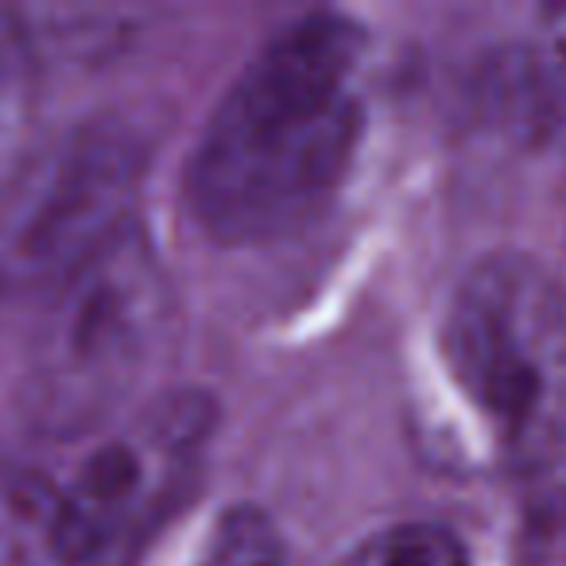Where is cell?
Masks as SVG:
<instances>
[{
	"instance_id": "obj_1",
	"label": "cell",
	"mask_w": 566,
	"mask_h": 566,
	"mask_svg": "<svg viewBox=\"0 0 566 566\" xmlns=\"http://www.w3.org/2000/svg\"><path fill=\"white\" fill-rule=\"evenodd\" d=\"M365 28L307 12L272 35L206 117L182 198L213 241L260 244L326 210L365 133Z\"/></svg>"
},
{
	"instance_id": "obj_2",
	"label": "cell",
	"mask_w": 566,
	"mask_h": 566,
	"mask_svg": "<svg viewBox=\"0 0 566 566\" xmlns=\"http://www.w3.org/2000/svg\"><path fill=\"white\" fill-rule=\"evenodd\" d=\"M439 357L501 462L539 465L566 442V283L539 260H478L442 311Z\"/></svg>"
},
{
	"instance_id": "obj_3",
	"label": "cell",
	"mask_w": 566,
	"mask_h": 566,
	"mask_svg": "<svg viewBox=\"0 0 566 566\" xmlns=\"http://www.w3.org/2000/svg\"><path fill=\"white\" fill-rule=\"evenodd\" d=\"M43 303L32 403L40 423L71 442L128 411L167 338L171 287L136 226Z\"/></svg>"
},
{
	"instance_id": "obj_4",
	"label": "cell",
	"mask_w": 566,
	"mask_h": 566,
	"mask_svg": "<svg viewBox=\"0 0 566 566\" xmlns=\"http://www.w3.org/2000/svg\"><path fill=\"white\" fill-rule=\"evenodd\" d=\"M144 148L125 125H78L0 187V295L51 300L136 229Z\"/></svg>"
},
{
	"instance_id": "obj_5",
	"label": "cell",
	"mask_w": 566,
	"mask_h": 566,
	"mask_svg": "<svg viewBox=\"0 0 566 566\" xmlns=\"http://www.w3.org/2000/svg\"><path fill=\"white\" fill-rule=\"evenodd\" d=\"M213 434L198 392H159L82 434L51 462L59 509L82 566H125L159 520L190 493Z\"/></svg>"
},
{
	"instance_id": "obj_6",
	"label": "cell",
	"mask_w": 566,
	"mask_h": 566,
	"mask_svg": "<svg viewBox=\"0 0 566 566\" xmlns=\"http://www.w3.org/2000/svg\"><path fill=\"white\" fill-rule=\"evenodd\" d=\"M0 566H82L51 465L0 462Z\"/></svg>"
},
{
	"instance_id": "obj_7",
	"label": "cell",
	"mask_w": 566,
	"mask_h": 566,
	"mask_svg": "<svg viewBox=\"0 0 566 566\" xmlns=\"http://www.w3.org/2000/svg\"><path fill=\"white\" fill-rule=\"evenodd\" d=\"M40 97V71L24 24L0 9V187L32 151V120Z\"/></svg>"
},
{
	"instance_id": "obj_8",
	"label": "cell",
	"mask_w": 566,
	"mask_h": 566,
	"mask_svg": "<svg viewBox=\"0 0 566 566\" xmlns=\"http://www.w3.org/2000/svg\"><path fill=\"white\" fill-rule=\"evenodd\" d=\"M338 566H473L465 543L431 520H400L361 535Z\"/></svg>"
},
{
	"instance_id": "obj_9",
	"label": "cell",
	"mask_w": 566,
	"mask_h": 566,
	"mask_svg": "<svg viewBox=\"0 0 566 566\" xmlns=\"http://www.w3.org/2000/svg\"><path fill=\"white\" fill-rule=\"evenodd\" d=\"M198 566H292L275 520L256 504H233L213 520Z\"/></svg>"
},
{
	"instance_id": "obj_10",
	"label": "cell",
	"mask_w": 566,
	"mask_h": 566,
	"mask_svg": "<svg viewBox=\"0 0 566 566\" xmlns=\"http://www.w3.org/2000/svg\"><path fill=\"white\" fill-rule=\"evenodd\" d=\"M532 566H566V504L535 516Z\"/></svg>"
}]
</instances>
